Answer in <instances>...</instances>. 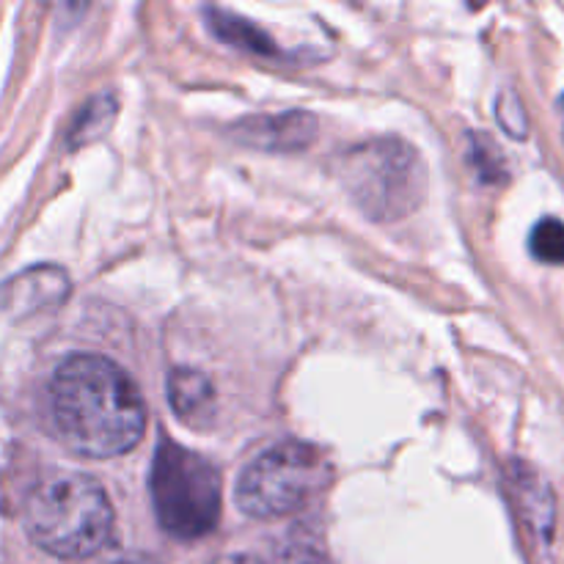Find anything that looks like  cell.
<instances>
[{"label": "cell", "instance_id": "6da1fadb", "mask_svg": "<svg viewBox=\"0 0 564 564\" xmlns=\"http://www.w3.org/2000/svg\"><path fill=\"white\" fill-rule=\"evenodd\" d=\"M55 433L75 455L116 457L135 449L147 408L130 375L102 356H72L50 383Z\"/></svg>", "mask_w": 564, "mask_h": 564}, {"label": "cell", "instance_id": "7a4b0ae2", "mask_svg": "<svg viewBox=\"0 0 564 564\" xmlns=\"http://www.w3.org/2000/svg\"><path fill=\"white\" fill-rule=\"evenodd\" d=\"M33 543L61 560H88L108 545L113 507L97 479L86 474H53L31 490L22 510Z\"/></svg>", "mask_w": 564, "mask_h": 564}, {"label": "cell", "instance_id": "3957f363", "mask_svg": "<svg viewBox=\"0 0 564 564\" xmlns=\"http://www.w3.org/2000/svg\"><path fill=\"white\" fill-rule=\"evenodd\" d=\"M152 501L160 523L180 540H198L220 518V477L202 455L163 441L152 466Z\"/></svg>", "mask_w": 564, "mask_h": 564}, {"label": "cell", "instance_id": "277c9868", "mask_svg": "<svg viewBox=\"0 0 564 564\" xmlns=\"http://www.w3.org/2000/svg\"><path fill=\"white\" fill-rule=\"evenodd\" d=\"M345 187L375 220H397L422 204L427 174L411 147L394 138L364 143L345 158Z\"/></svg>", "mask_w": 564, "mask_h": 564}, {"label": "cell", "instance_id": "5b68a950", "mask_svg": "<svg viewBox=\"0 0 564 564\" xmlns=\"http://www.w3.org/2000/svg\"><path fill=\"white\" fill-rule=\"evenodd\" d=\"M328 460L317 446L286 441L270 446L242 471L237 482V505L251 518H281L301 510L325 488Z\"/></svg>", "mask_w": 564, "mask_h": 564}, {"label": "cell", "instance_id": "8992f818", "mask_svg": "<svg viewBox=\"0 0 564 564\" xmlns=\"http://www.w3.org/2000/svg\"><path fill=\"white\" fill-rule=\"evenodd\" d=\"M66 295H69V275L53 264H42L11 279L0 292V306L14 317H28L61 306Z\"/></svg>", "mask_w": 564, "mask_h": 564}, {"label": "cell", "instance_id": "52a82bcc", "mask_svg": "<svg viewBox=\"0 0 564 564\" xmlns=\"http://www.w3.org/2000/svg\"><path fill=\"white\" fill-rule=\"evenodd\" d=\"M235 135L248 147L273 149V152H295L308 147L317 135V119L306 110H290L275 116H253L235 127Z\"/></svg>", "mask_w": 564, "mask_h": 564}, {"label": "cell", "instance_id": "ba28073f", "mask_svg": "<svg viewBox=\"0 0 564 564\" xmlns=\"http://www.w3.org/2000/svg\"><path fill=\"white\" fill-rule=\"evenodd\" d=\"M169 402L182 419H196L213 405V383L196 369H174L169 375Z\"/></svg>", "mask_w": 564, "mask_h": 564}, {"label": "cell", "instance_id": "9c48e42d", "mask_svg": "<svg viewBox=\"0 0 564 564\" xmlns=\"http://www.w3.org/2000/svg\"><path fill=\"white\" fill-rule=\"evenodd\" d=\"M209 20H213V31H218L226 42L237 44V47H248L253 53H273V42L259 28H253L251 22L224 14V11H209Z\"/></svg>", "mask_w": 564, "mask_h": 564}, {"label": "cell", "instance_id": "30bf717a", "mask_svg": "<svg viewBox=\"0 0 564 564\" xmlns=\"http://www.w3.org/2000/svg\"><path fill=\"white\" fill-rule=\"evenodd\" d=\"M116 116V102L110 97H97L83 108V113L77 116L75 127H72V143H88L91 138L102 135L108 130V124Z\"/></svg>", "mask_w": 564, "mask_h": 564}, {"label": "cell", "instance_id": "8fae6325", "mask_svg": "<svg viewBox=\"0 0 564 564\" xmlns=\"http://www.w3.org/2000/svg\"><path fill=\"white\" fill-rule=\"evenodd\" d=\"M532 253L545 264H564V224L556 218H543L529 237Z\"/></svg>", "mask_w": 564, "mask_h": 564}, {"label": "cell", "instance_id": "7c38bea8", "mask_svg": "<svg viewBox=\"0 0 564 564\" xmlns=\"http://www.w3.org/2000/svg\"><path fill=\"white\" fill-rule=\"evenodd\" d=\"M499 121L507 127V130H510V135H516V138L527 135V116H523L516 94H512V108H507V105L499 99Z\"/></svg>", "mask_w": 564, "mask_h": 564}, {"label": "cell", "instance_id": "4fadbf2b", "mask_svg": "<svg viewBox=\"0 0 564 564\" xmlns=\"http://www.w3.org/2000/svg\"><path fill=\"white\" fill-rule=\"evenodd\" d=\"M213 564H268V562L259 560V556L253 554H226L220 556V560H215Z\"/></svg>", "mask_w": 564, "mask_h": 564}, {"label": "cell", "instance_id": "5bb4252c", "mask_svg": "<svg viewBox=\"0 0 564 564\" xmlns=\"http://www.w3.org/2000/svg\"><path fill=\"white\" fill-rule=\"evenodd\" d=\"M108 564H154V562L147 560V556H121V560H113Z\"/></svg>", "mask_w": 564, "mask_h": 564}, {"label": "cell", "instance_id": "9a60e30c", "mask_svg": "<svg viewBox=\"0 0 564 564\" xmlns=\"http://www.w3.org/2000/svg\"><path fill=\"white\" fill-rule=\"evenodd\" d=\"M562 102H564V99H562Z\"/></svg>", "mask_w": 564, "mask_h": 564}]
</instances>
